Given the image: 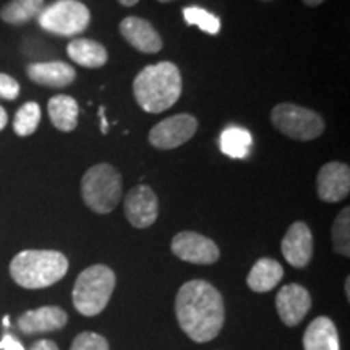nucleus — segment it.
Masks as SVG:
<instances>
[{
  "label": "nucleus",
  "mask_w": 350,
  "mask_h": 350,
  "mask_svg": "<svg viewBox=\"0 0 350 350\" xmlns=\"http://www.w3.org/2000/svg\"><path fill=\"white\" fill-rule=\"evenodd\" d=\"M20 85L15 78L7 75V73H0V99L13 100L18 98Z\"/></svg>",
  "instance_id": "nucleus-27"
},
{
  "label": "nucleus",
  "mask_w": 350,
  "mask_h": 350,
  "mask_svg": "<svg viewBox=\"0 0 350 350\" xmlns=\"http://www.w3.org/2000/svg\"><path fill=\"white\" fill-rule=\"evenodd\" d=\"M116 288V274L109 266L94 265L78 275L72 292L77 312L96 317L106 308Z\"/></svg>",
  "instance_id": "nucleus-4"
},
{
  "label": "nucleus",
  "mask_w": 350,
  "mask_h": 350,
  "mask_svg": "<svg viewBox=\"0 0 350 350\" xmlns=\"http://www.w3.org/2000/svg\"><path fill=\"white\" fill-rule=\"evenodd\" d=\"M159 2H163V3H165V2H172V0H159Z\"/></svg>",
  "instance_id": "nucleus-36"
},
{
  "label": "nucleus",
  "mask_w": 350,
  "mask_h": 350,
  "mask_svg": "<svg viewBox=\"0 0 350 350\" xmlns=\"http://www.w3.org/2000/svg\"><path fill=\"white\" fill-rule=\"evenodd\" d=\"M47 112L52 125L60 131H73L78 125V113L80 107L72 96L59 94L51 98L47 104Z\"/></svg>",
  "instance_id": "nucleus-20"
},
{
  "label": "nucleus",
  "mask_w": 350,
  "mask_h": 350,
  "mask_svg": "<svg viewBox=\"0 0 350 350\" xmlns=\"http://www.w3.org/2000/svg\"><path fill=\"white\" fill-rule=\"evenodd\" d=\"M81 196L86 206L98 214H109L122 200V177L113 165L100 163L88 169L81 178Z\"/></svg>",
  "instance_id": "nucleus-5"
},
{
  "label": "nucleus",
  "mask_w": 350,
  "mask_h": 350,
  "mask_svg": "<svg viewBox=\"0 0 350 350\" xmlns=\"http://www.w3.org/2000/svg\"><path fill=\"white\" fill-rule=\"evenodd\" d=\"M198 130V120L190 113H177L154 125L148 139L157 150H174L193 138Z\"/></svg>",
  "instance_id": "nucleus-8"
},
{
  "label": "nucleus",
  "mask_w": 350,
  "mask_h": 350,
  "mask_svg": "<svg viewBox=\"0 0 350 350\" xmlns=\"http://www.w3.org/2000/svg\"><path fill=\"white\" fill-rule=\"evenodd\" d=\"M119 2H120L124 7H133V5H137L139 0H119Z\"/></svg>",
  "instance_id": "nucleus-32"
},
{
  "label": "nucleus",
  "mask_w": 350,
  "mask_h": 350,
  "mask_svg": "<svg viewBox=\"0 0 350 350\" xmlns=\"http://www.w3.org/2000/svg\"><path fill=\"white\" fill-rule=\"evenodd\" d=\"M70 350H109V342L96 332H81L73 340Z\"/></svg>",
  "instance_id": "nucleus-26"
},
{
  "label": "nucleus",
  "mask_w": 350,
  "mask_h": 350,
  "mask_svg": "<svg viewBox=\"0 0 350 350\" xmlns=\"http://www.w3.org/2000/svg\"><path fill=\"white\" fill-rule=\"evenodd\" d=\"M133 94L144 112L167 111L180 99V70L172 62H159L143 68L133 80Z\"/></svg>",
  "instance_id": "nucleus-2"
},
{
  "label": "nucleus",
  "mask_w": 350,
  "mask_h": 350,
  "mask_svg": "<svg viewBox=\"0 0 350 350\" xmlns=\"http://www.w3.org/2000/svg\"><path fill=\"white\" fill-rule=\"evenodd\" d=\"M317 191L325 203H338L350 193V167L344 163H327L319 169Z\"/></svg>",
  "instance_id": "nucleus-11"
},
{
  "label": "nucleus",
  "mask_w": 350,
  "mask_h": 350,
  "mask_svg": "<svg viewBox=\"0 0 350 350\" xmlns=\"http://www.w3.org/2000/svg\"><path fill=\"white\" fill-rule=\"evenodd\" d=\"M41 122V107L38 103H26L16 111L13 130L18 137H29L36 131Z\"/></svg>",
  "instance_id": "nucleus-23"
},
{
  "label": "nucleus",
  "mask_w": 350,
  "mask_h": 350,
  "mask_svg": "<svg viewBox=\"0 0 350 350\" xmlns=\"http://www.w3.org/2000/svg\"><path fill=\"white\" fill-rule=\"evenodd\" d=\"M304 350H340L339 332L327 317H318L304 334Z\"/></svg>",
  "instance_id": "nucleus-17"
},
{
  "label": "nucleus",
  "mask_w": 350,
  "mask_h": 350,
  "mask_svg": "<svg viewBox=\"0 0 350 350\" xmlns=\"http://www.w3.org/2000/svg\"><path fill=\"white\" fill-rule=\"evenodd\" d=\"M44 8V0H12L0 10V18L8 25H25L36 18Z\"/></svg>",
  "instance_id": "nucleus-22"
},
{
  "label": "nucleus",
  "mask_w": 350,
  "mask_h": 350,
  "mask_svg": "<svg viewBox=\"0 0 350 350\" xmlns=\"http://www.w3.org/2000/svg\"><path fill=\"white\" fill-rule=\"evenodd\" d=\"M325 0H304V3H306L308 7H317L319 3H323Z\"/></svg>",
  "instance_id": "nucleus-33"
},
{
  "label": "nucleus",
  "mask_w": 350,
  "mask_h": 350,
  "mask_svg": "<svg viewBox=\"0 0 350 350\" xmlns=\"http://www.w3.org/2000/svg\"><path fill=\"white\" fill-rule=\"evenodd\" d=\"M68 323V314L60 306H41L29 310L18 318V327L23 334H39V332L59 331Z\"/></svg>",
  "instance_id": "nucleus-15"
},
{
  "label": "nucleus",
  "mask_w": 350,
  "mask_h": 350,
  "mask_svg": "<svg viewBox=\"0 0 350 350\" xmlns=\"http://www.w3.org/2000/svg\"><path fill=\"white\" fill-rule=\"evenodd\" d=\"M252 142L250 131L240 129V126H229L222 131L221 138H219V146L226 156L234 157V159H243L250 151Z\"/></svg>",
  "instance_id": "nucleus-21"
},
{
  "label": "nucleus",
  "mask_w": 350,
  "mask_h": 350,
  "mask_svg": "<svg viewBox=\"0 0 350 350\" xmlns=\"http://www.w3.org/2000/svg\"><path fill=\"white\" fill-rule=\"evenodd\" d=\"M275 308L282 323L287 326H297L312 308V297L300 284H287L275 295Z\"/></svg>",
  "instance_id": "nucleus-12"
},
{
  "label": "nucleus",
  "mask_w": 350,
  "mask_h": 350,
  "mask_svg": "<svg viewBox=\"0 0 350 350\" xmlns=\"http://www.w3.org/2000/svg\"><path fill=\"white\" fill-rule=\"evenodd\" d=\"M282 275L284 269L278 261L273 258H260L248 273L247 284L253 292L262 294L273 291L281 282Z\"/></svg>",
  "instance_id": "nucleus-18"
},
{
  "label": "nucleus",
  "mask_w": 350,
  "mask_h": 350,
  "mask_svg": "<svg viewBox=\"0 0 350 350\" xmlns=\"http://www.w3.org/2000/svg\"><path fill=\"white\" fill-rule=\"evenodd\" d=\"M29 350H59V347H57V344L54 342V340L41 339V340H38V342H34Z\"/></svg>",
  "instance_id": "nucleus-29"
},
{
  "label": "nucleus",
  "mask_w": 350,
  "mask_h": 350,
  "mask_svg": "<svg viewBox=\"0 0 350 350\" xmlns=\"http://www.w3.org/2000/svg\"><path fill=\"white\" fill-rule=\"evenodd\" d=\"M271 122L282 135L297 142H312L325 131L326 126L318 112L291 103L278 104L271 111Z\"/></svg>",
  "instance_id": "nucleus-6"
},
{
  "label": "nucleus",
  "mask_w": 350,
  "mask_h": 350,
  "mask_svg": "<svg viewBox=\"0 0 350 350\" xmlns=\"http://www.w3.org/2000/svg\"><path fill=\"white\" fill-rule=\"evenodd\" d=\"M7 122H8V116H7V111L0 106V130H3L7 126Z\"/></svg>",
  "instance_id": "nucleus-31"
},
{
  "label": "nucleus",
  "mask_w": 350,
  "mask_h": 350,
  "mask_svg": "<svg viewBox=\"0 0 350 350\" xmlns=\"http://www.w3.org/2000/svg\"><path fill=\"white\" fill-rule=\"evenodd\" d=\"M183 16L188 25H196L208 34H217L221 29V21L216 15L204 10L200 7H187L183 8Z\"/></svg>",
  "instance_id": "nucleus-25"
},
{
  "label": "nucleus",
  "mask_w": 350,
  "mask_h": 350,
  "mask_svg": "<svg viewBox=\"0 0 350 350\" xmlns=\"http://www.w3.org/2000/svg\"><path fill=\"white\" fill-rule=\"evenodd\" d=\"M104 112H106V107L100 106L99 107V119H100V131L103 133H107V129H109V122L106 120V116H104Z\"/></svg>",
  "instance_id": "nucleus-30"
},
{
  "label": "nucleus",
  "mask_w": 350,
  "mask_h": 350,
  "mask_svg": "<svg viewBox=\"0 0 350 350\" xmlns=\"http://www.w3.org/2000/svg\"><path fill=\"white\" fill-rule=\"evenodd\" d=\"M125 216L137 229H146L159 216V201L154 191L148 185L133 187L125 196Z\"/></svg>",
  "instance_id": "nucleus-10"
},
{
  "label": "nucleus",
  "mask_w": 350,
  "mask_h": 350,
  "mask_svg": "<svg viewBox=\"0 0 350 350\" xmlns=\"http://www.w3.org/2000/svg\"><path fill=\"white\" fill-rule=\"evenodd\" d=\"M120 33L131 47L144 54H157L163 49V38L150 21L138 16H126L120 21Z\"/></svg>",
  "instance_id": "nucleus-14"
},
{
  "label": "nucleus",
  "mask_w": 350,
  "mask_h": 350,
  "mask_svg": "<svg viewBox=\"0 0 350 350\" xmlns=\"http://www.w3.org/2000/svg\"><path fill=\"white\" fill-rule=\"evenodd\" d=\"M0 350H25L23 344L20 340H16L12 334L3 336V339L0 340Z\"/></svg>",
  "instance_id": "nucleus-28"
},
{
  "label": "nucleus",
  "mask_w": 350,
  "mask_h": 350,
  "mask_svg": "<svg viewBox=\"0 0 350 350\" xmlns=\"http://www.w3.org/2000/svg\"><path fill=\"white\" fill-rule=\"evenodd\" d=\"M67 54L73 62L86 68H100L107 64V51L93 39H73L67 46Z\"/></svg>",
  "instance_id": "nucleus-19"
},
{
  "label": "nucleus",
  "mask_w": 350,
  "mask_h": 350,
  "mask_svg": "<svg viewBox=\"0 0 350 350\" xmlns=\"http://www.w3.org/2000/svg\"><path fill=\"white\" fill-rule=\"evenodd\" d=\"M90 20V10L80 0H57L44 7L38 15V23L42 29L64 38L85 31Z\"/></svg>",
  "instance_id": "nucleus-7"
},
{
  "label": "nucleus",
  "mask_w": 350,
  "mask_h": 350,
  "mask_svg": "<svg viewBox=\"0 0 350 350\" xmlns=\"http://www.w3.org/2000/svg\"><path fill=\"white\" fill-rule=\"evenodd\" d=\"M68 273V260L55 250H25L10 262L12 279L23 288H46Z\"/></svg>",
  "instance_id": "nucleus-3"
},
{
  "label": "nucleus",
  "mask_w": 350,
  "mask_h": 350,
  "mask_svg": "<svg viewBox=\"0 0 350 350\" xmlns=\"http://www.w3.org/2000/svg\"><path fill=\"white\" fill-rule=\"evenodd\" d=\"M26 72H28L29 80L47 88H65L72 85L77 78L75 68L60 60L29 64Z\"/></svg>",
  "instance_id": "nucleus-16"
},
{
  "label": "nucleus",
  "mask_w": 350,
  "mask_h": 350,
  "mask_svg": "<svg viewBox=\"0 0 350 350\" xmlns=\"http://www.w3.org/2000/svg\"><path fill=\"white\" fill-rule=\"evenodd\" d=\"M170 248L175 256L193 265H214L221 255L211 239L191 230H183L175 235Z\"/></svg>",
  "instance_id": "nucleus-9"
},
{
  "label": "nucleus",
  "mask_w": 350,
  "mask_h": 350,
  "mask_svg": "<svg viewBox=\"0 0 350 350\" xmlns=\"http://www.w3.org/2000/svg\"><path fill=\"white\" fill-rule=\"evenodd\" d=\"M332 245L336 253L350 256V208H344L332 224Z\"/></svg>",
  "instance_id": "nucleus-24"
},
{
  "label": "nucleus",
  "mask_w": 350,
  "mask_h": 350,
  "mask_svg": "<svg viewBox=\"0 0 350 350\" xmlns=\"http://www.w3.org/2000/svg\"><path fill=\"white\" fill-rule=\"evenodd\" d=\"M345 295H347V300H350V279H345Z\"/></svg>",
  "instance_id": "nucleus-34"
},
{
  "label": "nucleus",
  "mask_w": 350,
  "mask_h": 350,
  "mask_svg": "<svg viewBox=\"0 0 350 350\" xmlns=\"http://www.w3.org/2000/svg\"><path fill=\"white\" fill-rule=\"evenodd\" d=\"M3 326H5V327L10 326V318H8V317L3 318Z\"/></svg>",
  "instance_id": "nucleus-35"
},
{
  "label": "nucleus",
  "mask_w": 350,
  "mask_h": 350,
  "mask_svg": "<svg viewBox=\"0 0 350 350\" xmlns=\"http://www.w3.org/2000/svg\"><path fill=\"white\" fill-rule=\"evenodd\" d=\"M282 255L294 268H305L313 256V234L305 222H294L288 227L281 243Z\"/></svg>",
  "instance_id": "nucleus-13"
},
{
  "label": "nucleus",
  "mask_w": 350,
  "mask_h": 350,
  "mask_svg": "<svg viewBox=\"0 0 350 350\" xmlns=\"http://www.w3.org/2000/svg\"><path fill=\"white\" fill-rule=\"evenodd\" d=\"M175 314L188 338L200 344L209 342L224 326V299L208 281H188L175 297Z\"/></svg>",
  "instance_id": "nucleus-1"
}]
</instances>
